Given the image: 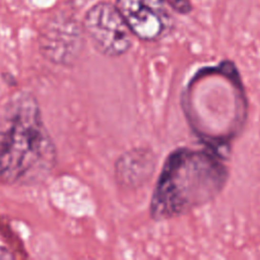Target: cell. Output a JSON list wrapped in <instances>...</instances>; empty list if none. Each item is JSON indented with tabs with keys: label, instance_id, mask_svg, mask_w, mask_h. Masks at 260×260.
<instances>
[{
	"label": "cell",
	"instance_id": "ba28073f",
	"mask_svg": "<svg viewBox=\"0 0 260 260\" xmlns=\"http://www.w3.org/2000/svg\"><path fill=\"white\" fill-rule=\"evenodd\" d=\"M166 4L181 14H187L192 10L189 0H165Z\"/></svg>",
	"mask_w": 260,
	"mask_h": 260
},
{
	"label": "cell",
	"instance_id": "5b68a950",
	"mask_svg": "<svg viewBox=\"0 0 260 260\" xmlns=\"http://www.w3.org/2000/svg\"><path fill=\"white\" fill-rule=\"evenodd\" d=\"M115 5L131 34L142 41H156L171 28L165 0H116Z\"/></svg>",
	"mask_w": 260,
	"mask_h": 260
},
{
	"label": "cell",
	"instance_id": "52a82bcc",
	"mask_svg": "<svg viewBox=\"0 0 260 260\" xmlns=\"http://www.w3.org/2000/svg\"><path fill=\"white\" fill-rule=\"evenodd\" d=\"M0 232L3 236V238L10 244V246L16 250L17 253H20L21 257L25 256V251L23 249V246L20 242H18L17 237H15L13 231L11 230V226L8 224V222H4L3 219H0Z\"/></svg>",
	"mask_w": 260,
	"mask_h": 260
},
{
	"label": "cell",
	"instance_id": "277c9868",
	"mask_svg": "<svg viewBox=\"0 0 260 260\" xmlns=\"http://www.w3.org/2000/svg\"><path fill=\"white\" fill-rule=\"evenodd\" d=\"M84 29L74 15L60 11L48 19L40 34V50L50 62L72 65L83 48Z\"/></svg>",
	"mask_w": 260,
	"mask_h": 260
},
{
	"label": "cell",
	"instance_id": "7a4b0ae2",
	"mask_svg": "<svg viewBox=\"0 0 260 260\" xmlns=\"http://www.w3.org/2000/svg\"><path fill=\"white\" fill-rule=\"evenodd\" d=\"M228 170L206 149L180 147L170 153L156 182L150 215L155 220L184 215L213 200L223 189Z\"/></svg>",
	"mask_w": 260,
	"mask_h": 260
},
{
	"label": "cell",
	"instance_id": "8992f818",
	"mask_svg": "<svg viewBox=\"0 0 260 260\" xmlns=\"http://www.w3.org/2000/svg\"><path fill=\"white\" fill-rule=\"evenodd\" d=\"M154 154L145 148H135L123 153L115 164L116 180L126 187L143 185L152 175Z\"/></svg>",
	"mask_w": 260,
	"mask_h": 260
},
{
	"label": "cell",
	"instance_id": "3957f363",
	"mask_svg": "<svg viewBox=\"0 0 260 260\" xmlns=\"http://www.w3.org/2000/svg\"><path fill=\"white\" fill-rule=\"evenodd\" d=\"M84 34L94 49L107 57H119L131 47L130 30L115 4L99 2L83 17Z\"/></svg>",
	"mask_w": 260,
	"mask_h": 260
},
{
	"label": "cell",
	"instance_id": "6da1fadb",
	"mask_svg": "<svg viewBox=\"0 0 260 260\" xmlns=\"http://www.w3.org/2000/svg\"><path fill=\"white\" fill-rule=\"evenodd\" d=\"M57 164V148L30 91L13 93L0 109V182L32 185Z\"/></svg>",
	"mask_w": 260,
	"mask_h": 260
}]
</instances>
